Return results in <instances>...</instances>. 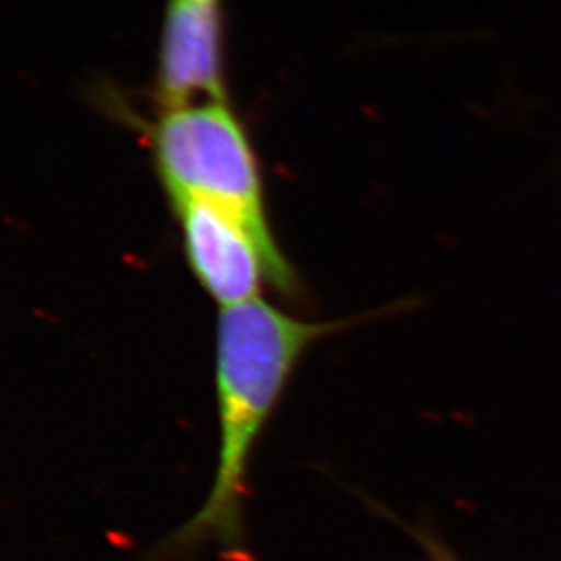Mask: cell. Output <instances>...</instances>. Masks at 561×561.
<instances>
[{
	"mask_svg": "<svg viewBox=\"0 0 561 561\" xmlns=\"http://www.w3.org/2000/svg\"><path fill=\"white\" fill-rule=\"evenodd\" d=\"M151 149L170 202H211L242 218L265 244L280 250L265 213L259 159L228 101L191 102L162 110Z\"/></svg>",
	"mask_w": 561,
	"mask_h": 561,
	"instance_id": "obj_2",
	"label": "cell"
},
{
	"mask_svg": "<svg viewBox=\"0 0 561 561\" xmlns=\"http://www.w3.org/2000/svg\"><path fill=\"white\" fill-rule=\"evenodd\" d=\"M351 322H308L262 298L222 308L217 325L218 461L207 499L164 541L162 552L190 554L217 543L228 561H250L244 502L251 458L293 373L318 340Z\"/></svg>",
	"mask_w": 561,
	"mask_h": 561,
	"instance_id": "obj_1",
	"label": "cell"
},
{
	"mask_svg": "<svg viewBox=\"0 0 561 561\" xmlns=\"http://www.w3.org/2000/svg\"><path fill=\"white\" fill-rule=\"evenodd\" d=\"M171 206L191 273L222 308L259 298L264 282L287 297L300 291L295 270L282 251L265 244L234 213L195 198L173 201Z\"/></svg>",
	"mask_w": 561,
	"mask_h": 561,
	"instance_id": "obj_3",
	"label": "cell"
},
{
	"mask_svg": "<svg viewBox=\"0 0 561 561\" xmlns=\"http://www.w3.org/2000/svg\"><path fill=\"white\" fill-rule=\"evenodd\" d=\"M157 96L162 110L228 101L222 0H165Z\"/></svg>",
	"mask_w": 561,
	"mask_h": 561,
	"instance_id": "obj_4",
	"label": "cell"
},
{
	"mask_svg": "<svg viewBox=\"0 0 561 561\" xmlns=\"http://www.w3.org/2000/svg\"><path fill=\"white\" fill-rule=\"evenodd\" d=\"M419 538L420 543L424 546L425 551L431 557V561H460L449 551L447 547L435 538V536L425 533V530H414L413 533Z\"/></svg>",
	"mask_w": 561,
	"mask_h": 561,
	"instance_id": "obj_5",
	"label": "cell"
}]
</instances>
